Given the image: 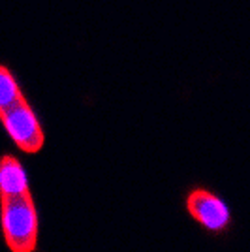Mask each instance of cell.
Segmentation results:
<instances>
[{"instance_id": "obj_1", "label": "cell", "mask_w": 250, "mask_h": 252, "mask_svg": "<svg viewBox=\"0 0 250 252\" xmlns=\"http://www.w3.org/2000/svg\"><path fill=\"white\" fill-rule=\"evenodd\" d=\"M2 231L11 252H34L38 241V213L31 192L19 196H4Z\"/></svg>"}, {"instance_id": "obj_2", "label": "cell", "mask_w": 250, "mask_h": 252, "mask_svg": "<svg viewBox=\"0 0 250 252\" xmlns=\"http://www.w3.org/2000/svg\"><path fill=\"white\" fill-rule=\"evenodd\" d=\"M0 121L6 132L15 141V145L25 153H38L43 147V130L32 107L23 98L21 102L11 105L10 109L0 113Z\"/></svg>"}, {"instance_id": "obj_3", "label": "cell", "mask_w": 250, "mask_h": 252, "mask_svg": "<svg viewBox=\"0 0 250 252\" xmlns=\"http://www.w3.org/2000/svg\"><path fill=\"white\" fill-rule=\"evenodd\" d=\"M188 213L211 231H222L229 224V211L226 203L205 189H196L188 194Z\"/></svg>"}, {"instance_id": "obj_4", "label": "cell", "mask_w": 250, "mask_h": 252, "mask_svg": "<svg viewBox=\"0 0 250 252\" xmlns=\"http://www.w3.org/2000/svg\"><path fill=\"white\" fill-rule=\"evenodd\" d=\"M25 192H29V183L19 160L11 155L2 157L0 158V198L19 196Z\"/></svg>"}, {"instance_id": "obj_5", "label": "cell", "mask_w": 250, "mask_h": 252, "mask_svg": "<svg viewBox=\"0 0 250 252\" xmlns=\"http://www.w3.org/2000/svg\"><path fill=\"white\" fill-rule=\"evenodd\" d=\"M23 100V93L8 68L0 66V113Z\"/></svg>"}]
</instances>
